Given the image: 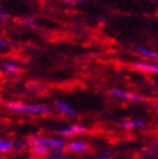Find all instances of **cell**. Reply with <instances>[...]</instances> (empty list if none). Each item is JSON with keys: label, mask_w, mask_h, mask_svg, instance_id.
I'll use <instances>...</instances> for the list:
<instances>
[{"label": "cell", "mask_w": 158, "mask_h": 159, "mask_svg": "<svg viewBox=\"0 0 158 159\" xmlns=\"http://www.w3.org/2000/svg\"><path fill=\"white\" fill-rule=\"evenodd\" d=\"M5 107L12 111H17V113H25L33 115H42L49 111V109L44 105H29V104H20V102H7Z\"/></svg>", "instance_id": "6da1fadb"}, {"label": "cell", "mask_w": 158, "mask_h": 159, "mask_svg": "<svg viewBox=\"0 0 158 159\" xmlns=\"http://www.w3.org/2000/svg\"><path fill=\"white\" fill-rule=\"evenodd\" d=\"M31 145L34 146H42L44 149H64L66 146L65 140L62 139H45V137H35L30 140Z\"/></svg>", "instance_id": "7a4b0ae2"}, {"label": "cell", "mask_w": 158, "mask_h": 159, "mask_svg": "<svg viewBox=\"0 0 158 159\" xmlns=\"http://www.w3.org/2000/svg\"><path fill=\"white\" fill-rule=\"evenodd\" d=\"M135 53L140 57H143L145 61L149 62H158V52L154 49H151L148 47L144 45H139L135 48Z\"/></svg>", "instance_id": "3957f363"}, {"label": "cell", "mask_w": 158, "mask_h": 159, "mask_svg": "<svg viewBox=\"0 0 158 159\" xmlns=\"http://www.w3.org/2000/svg\"><path fill=\"white\" fill-rule=\"evenodd\" d=\"M110 94L114 96L115 98H119V100H130V101H144L145 98L139 96L136 93H131L127 91H123L119 88H112L110 89Z\"/></svg>", "instance_id": "277c9868"}, {"label": "cell", "mask_w": 158, "mask_h": 159, "mask_svg": "<svg viewBox=\"0 0 158 159\" xmlns=\"http://www.w3.org/2000/svg\"><path fill=\"white\" fill-rule=\"evenodd\" d=\"M136 69L145 71V73L151 74H158V62H149V61H135L132 63Z\"/></svg>", "instance_id": "5b68a950"}, {"label": "cell", "mask_w": 158, "mask_h": 159, "mask_svg": "<svg viewBox=\"0 0 158 159\" xmlns=\"http://www.w3.org/2000/svg\"><path fill=\"white\" fill-rule=\"evenodd\" d=\"M54 107L57 111H60L61 114H64L66 116H77V111L70 106L67 102L62 101V100H56L54 101Z\"/></svg>", "instance_id": "8992f818"}, {"label": "cell", "mask_w": 158, "mask_h": 159, "mask_svg": "<svg viewBox=\"0 0 158 159\" xmlns=\"http://www.w3.org/2000/svg\"><path fill=\"white\" fill-rule=\"evenodd\" d=\"M87 132V128L83 125H78V124H74V125H70V127H66L64 129H60L57 131L58 134L61 136H75V134H79V133H84Z\"/></svg>", "instance_id": "52a82bcc"}, {"label": "cell", "mask_w": 158, "mask_h": 159, "mask_svg": "<svg viewBox=\"0 0 158 159\" xmlns=\"http://www.w3.org/2000/svg\"><path fill=\"white\" fill-rule=\"evenodd\" d=\"M145 124H146V122L144 120V119H130V120L121 122L119 123V127H121V128L131 129V128H139V127H144Z\"/></svg>", "instance_id": "ba28073f"}, {"label": "cell", "mask_w": 158, "mask_h": 159, "mask_svg": "<svg viewBox=\"0 0 158 159\" xmlns=\"http://www.w3.org/2000/svg\"><path fill=\"white\" fill-rule=\"evenodd\" d=\"M3 71L4 73H8V74H17L20 73V70H21V66L18 65L17 62H14V61H7L3 63Z\"/></svg>", "instance_id": "9c48e42d"}, {"label": "cell", "mask_w": 158, "mask_h": 159, "mask_svg": "<svg viewBox=\"0 0 158 159\" xmlns=\"http://www.w3.org/2000/svg\"><path fill=\"white\" fill-rule=\"evenodd\" d=\"M70 152H77V153H81V152H84L87 149V144L86 142H82V141H72L70 144L67 145Z\"/></svg>", "instance_id": "30bf717a"}, {"label": "cell", "mask_w": 158, "mask_h": 159, "mask_svg": "<svg viewBox=\"0 0 158 159\" xmlns=\"http://www.w3.org/2000/svg\"><path fill=\"white\" fill-rule=\"evenodd\" d=\"M13 149V144L8 140H0V153H7L11 152Z\"/></svg>", "instance_id": "8fae6325"}, {"label": "cell", "mask_w": 158, "mask_h": 159, "mask_svg": "<svg viewBox=\"0 0 158 159\" xmlns=\"http://www.w3.org/2000/svg\"><path fill=\"white\" fill-rule=\"evenodd\" d=\"M31 152H33L34 154H36V155H43V154L47 153V149H44V148H42V146H34Z\"/></svg>", "instance_id": "7c38bea8"}, {"label": "cell", "mask_w": 158, "mask_h": 159, "mask_svg": "<svg viewBox=\"0 0 158 159\" xmlns=\"http://www.w3.org/2000/svg\"><path fill=\"white\" fill-rule=\"evenodd\" d=\"M8 44H9V42H8L7 39H4V38L0 36V48H4V47H8Z\"/></svg>", "instance_id": "4fadbf2b"}, {"label": "cell", "mask_w": 158, "mask_h": 159, "mask_svg": "<svg viewBox=\"0 0 158 159\" xmlns=\"http://www.w3.org/2000/svg\"><path fill=\"white\" fill-rule=\"evenodd\" d=\"M67 3H81V2H84V0H65Z\"/></svg>", "instance_id": "5bb4252c"}, {"label": "cell", "mask_w": 158, "mask_h": 159, "mask_svg": "<svg viewBox=\"0 0 158 159\" xmlns=\"http://www.w3.org/2000/svg\"><path fill=\"white\" fill-rule=\"evenodd\" d=\"M4 18H7V14H5V13H3V12H0V21L4 20Z\"/></svg>", "instance_id": "9a60e30c"}, {"label": "cell", "mask_w": 158, "mask_h": 159, "mask_svg": "<svg viewBox=\"0 0 158 159\" xmlns=\"http://www.w3.org/2000/svg\"><path fill=\"white\" fill-rule=\"evenodd\" d=\"M92 159H109L108 157H99V158H92Z\"/></svg>", "instance_id": "2e32d148"}, {"label": "cell", "mask_w": 158, "mask_h": 159, "mask_svg": "<svg viewBox=\"0 0 158 159\" xmlns=\"http://www.w3.org/2000/svg\"><path fill=\"white\" fill-rule=\"evenodd\" d=\"M56 159H69V158H65V157H58V158H56Z\"/></svg>", "instance_id": "e0dca14e"}, {"label": "cell", "mask_w": 158, "mask_h": 159, "mask_svg": "<svg viewBox=\"0 0 158 159\" xmlns=\"http://www.w3.org/2000/svg\"><path fill=\"white\" fill-rule=\"evenodd\" d=\"M154 106L158 109V101H156V102H154Z\"/></svg>", "instance_id": "ac0fdd59"}]
</instances>
